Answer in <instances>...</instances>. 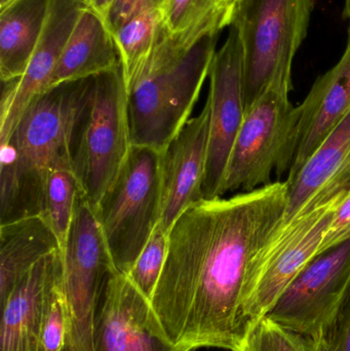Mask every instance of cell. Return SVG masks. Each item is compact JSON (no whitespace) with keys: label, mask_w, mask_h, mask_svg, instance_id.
<instances>
[{"label":"cell","mask_w":350,"mask_h":351,"mask_svg":"<svg viewBox=\"0 0 350 351\" xmlns=\"http://www.w3.org/2000/svg\"><path fill=\"white\" fill-rule=\"evenodd\" d=\"M287 182L228 198L201 199L171 228L151 305L177 348L234 351L246 328L244 306L261 252L285 222Z\"/></svg>","instance_id":"1"},{"label":"cell","mask_w":350,"mask_h":351,"mask_svg":"<svg viewBox=\"0 0 350 351\" xmlns=\"http://www.w3.org/2000/svg\"><path fill=\"white\" fill-rule=\"evenodd\" d=\"M230 10L180 33L162 23L153 53L127 90L132 145L162 152L190 119Z\"/></svg>","instance_id":"2"},{"label":"cell","mask_w":350,"mask_h":351,"mask_svg":"<svg viewBox=\"0 0 350 351\" xmlns=\"http://www.w3.org/2000/svg\"><path fill=\"white\" fill-rule=\"evenodd\" d=\"M90 78L64 82L32 101L0 156V225L41 216L47 171L71 164L74 128Z\"/></svg>","instance_id":"3"},{"label":"cell","mask_w":350,"mask_h":351,"mask_svg":"<svg viewBox=\"0 0 350 351\" xmlns=\"http://www.w3.org/2000/svg\"><path fill=\"white\" fill-rule=\"evenodd\" d=\"M314 0H234L229 26L240 36L245 108L273 84L292 86L294 57L308 35Z\"/></svg>","instance_id":"4"},{"label":"cell","mask_w":350,"mask_h":351,"mask_svg":"<svg viewBox=\"0 0 350 351\" xmlns=\"http://www.w3.org/2000/svg\"><path fill=\"white\" fill-rule=\"evenodd\" d=\"M132 146L127 92L121 66L90 78L72 137V170L94 210Z\"/></svg>","instance_id":"5"},{"label":"cell","mask_w":350,"mask_h":351,"mask_svg":"<svg viewBox=\"0 0 350 351\" xmlns=\"http://www.w3.org/2000/svg\"><path fill=\"white\" fill-rule=\"evenodd\" d=\"M160 150L132 146L118 174L95 210L119 274H129L160 224Z\"/></svg>","instance_id":"6"},{"label":"cell","mask_w":350,"mask_h":351,"mask_svg":"<svg viewBox=\"0 0 350 351\" xmlns=\"http://www.w3.org/2000/svg\"><path fill=\"white\" fill-rule=\"evenodd\" d=\"M292 86L273 84L245 112L228 160L222 196L249 192L273 183L271 175H289L297 137V107L290 102Z\"/></svg>","instance_id":"7"},{"label":"cell","mask_w":350,"mask_h":351,"mask_svg":"<svg viewBox=\"0 0 350 351\" xmlns=\"http://www.w3.org/2000/svg\"><path fill=\"white\" fill-rule=\"evenodd\" d=\"M62 253L67 311L64 351H94V325L103 288L116 271L100 223L80 191Z\"/></svg>","instance_id":"8"},{"label":"cell","mask_w":350,"mask_h":351,"mask_svg":"<svg viewBox=\"0 0 350 351\" xmlns=\"http://www.w3.org/2000/svg\"><path fill=\"white\" fill-rule=\"evenodd\" d=\"M343 193L298 213L279 227L261 252L255 263L245 302L246 331L249 326L268 313L292 280L318 255Z\"/></svg>","instance_id":"9"},{"label":"cell","mask_w":350,"mask_h":351,"mask_svg":"<svg viewBox=\"0 0 350 351\" xmlns=\"http://www.w3.org/2000/svg\"><path fill=\"white\" fill-rule=\"evenodd\" d=\"M350 287V239L314 256L265 317L314 337L331 319Z\"/></svg>","instance_id":"10"},{"label":"cell","mask_w":350,"mask_h":351,"mask_svg":"<svg viewBox=\"0 0 350 351\" xmlns=\"http://www.w3.org/2000/svg\"><path fill=\"white\" fill-rule=\"evenodd\" d=\"M209 76L211 115L203 199L222 197L228 160L246 112L242 43L236 27L229 26L227 39L216 51Z\"/></svg>","instance_id":"11"},{"label":"cell","mask_w":350,"mask_h":351,"mask_svg":"<svg viewBox=\"0 0 350 351\" xmlns=\"http://www.w3.org/2000/svg\"><path fill=\"white\" fill-rule=\"evenodd\" d=\"M92 344L94 351H184L168 338L151 301L117 271L103 288Z\"/></svg>","instance_id":"12"},{"label":"cell","mask_w":350,"mask_h":351,"mask_svg":"<svg viewBox=\"0 0 350 351\" xmlns=\"http://www.w3.org/2000/svg\"><path fill=\"white\" fill-rule=\"evenodd\" d=\"M86 0H49L47 21L34 55L18 80L3 82L0 106V143L5 141L29 105L47 90Z\"/></svg>","instance_id":"13"},{"label":"cell","mask_w":350,"mask_h":351,"mask_svg":"<svg viewBox=\"0 0 350 351\" xmlns=\"http://www.w3.org/2000/svg\"><path fill=\"white\" fill-rule=\"evenodd\" d=\"M211 107L207 100L162 150V215L158 227L170 233L189 206L203 199Z\"/></svg>","instance_id":"14"},{"label":"cell","mask_w":350,"mask_h":351,"mask_svg":"<svg viewBox=\"0 0 350 351\" xmlns=\"http://www.w3.org/2000/svg\"><path fill=\"white\" fill-rule=\"evenodd\" d=\"M63 278L61 251L41 260L0 306V351H38L47 303Z\"/></svg>","instance_id":"15"},{"label":"cell","mask_w":350,"mask_h":351,"mask_svg":"<svg viewBox=\"0 0 350 351\" xmlns=\"http://www.w3.org/2000/svg\"><path fill=\"white\" fill-rule=\"evenodd\" d=\"M297 137L293 164L286 181L293 179L350 110V30L342 57L320 76L297 107Z\"/></svg>","instance_id":"16"},{"label":"cell","mask_w":350,"mask_h":351,"mask_svg":"<svg viewBox=\"0 0 350 351\" xmlns=\"http://www.w3.org/2000/svg\"><path fill=\"white\" fill-rule=\"evenodd\" d=\"M288 184L285 222L350 189V110Z\"/></svg>","instance_id":"17"},{"label":"cell","mask_w":350,"mask_h":351,"mask_svg":"<svg viewBox=\"0 0 350 351\" xmlns=\"http://www.w3.org/2000/svg\"><path fill=\"white\" fill-rule=\"evenodd\" d=\"M119 67L121 58L108 20L88 5L78 16L47 90Z\"/></svg>","instance_id":"18"},{"label":"cell","mask_w":350,"mask_h":351,"mask_svg":"<svg viewBox=\"0 0 350 351\" xmlns=\"http://www.w3.org/2000/svg\"><path fill=\"white\" fill-rule=\"evenodd\" d=\"M57 251L59 241L42 216L0 225V306L38 262Z\"/></svg>","instance_id":"19"},{"label":"cell","mask_w":350,"mask_h":351,"mask_svg":"<svg viewBox=\"0 0 350 351\" xmlns=\"http://www.w3.org/2000/svg\"><path fill=\"white\" fill-rule=\"evenodd\" d=\"M49 0H12L0 8V76L18 80L26 71L42 34Z\"/></svg>","instance_id":"20"},{"label":"cell","mask_w":350,"mask_h":351,"mask_svg":"<svg viewBox=\"0 0 350 351\" xmlns=\"http://www.w3.org/2000/svg\"><path fill=\"white\" fill-rule=\"evenodd\" d=\"M162 27L160 8L146 10L112 30L127 92L153 53Z\"/></svg>","instance_id":"21"},{"label":"cell","mask_w":350,"mask_h":351,"mask_svg":"<svg viewBox=\"0 0 350 351\" xmlns=\"http://www.w3.org/2000/svg\"><path fill=\"white\" fill-rule=\"evenodd\" d=\"M79 192V183L70 162L57 165L47 171L41 216L55 233L61 252L67 241Z\"/></svg>","instance_id":"22"},{"label":"cell","mask_w":350,"mask_h":351,"mask_svg":"<svg viewBox=\"0 0 350 351\" xmlns=\"http://www.w3.org/2000/svg\"><path fill=\"white\" fill-rule=\"evenodd\" d=\"M234 351H316L310 336L283 327L267 317L249 326Z\"/></svg>","instance_id":"23"},{"label":"cell","mask_w":350,"mask_h":351,"mask_svg":"<svg viewBox=\"0 0 350 351\" xmlns=\"http://www.w3.org/2000/svg\"><path fill=\"white\" fill-rule=\"evenodd\" d=\"M168 250V232L158 226L127 274L132 284L150 301L162 276Z\"/></svg>","instance_id":"24"},{"label":"cell","mask_w":350,"mask_h":351,"mask_svg":"<svg viewBox=\"0 0 350 351\" xmlns=\"http://www.w3.org/2000/svg\"><path fill=\"white\" fill-rule=\"evenodd\" d=\"M232 5L225 0H162V23L170 33L188 30Z\"/></svg>","instance_id":"25"},{"label":"cell","mask_w":350,"mask_h":351,"mask_svg":"<svg viewBox=\"0 0 350 351\" xmlns=\"http://www.w3.org/2000/svg\"><path fill=\"white\" fill-rule=\"evenodd\" d=\"M67 334V311L63 278L55 286L47 303L38 351H64Z\"/></svg>","instance_id":"26"},{"label":"cell","mask_w":350,"mask_h":351,"mask_svg":"<svg viewBox=\"0 0 350 351\" xmlns=\"http://www.w3.org/2000/svg\"><path fill=\"white\" fill-rule=\"evenodd\" d=\"M312 338L316 351H350V287L334 315Z\"/></svg>","instance_id":"27"},{"label":"cell","mask_w":350,"mask_h":351,"mask_svg":"<svg viewBox=\"0 0 350 351\" xmlns=\"http://www.w3.org/2000/svg\"><path fill=\"white\" fill-rule=\"evenodd\" d=\"M350 239V189L339 200L318 254Z\"/></svg>","instance_id":"28"},{"label":"cell","mask_w":350,"mask_h":351,"mask_svg":"<svg viewBox=\"0 0 350 351\" xmlns=\"http://www.w3.org/2000/svg\"><path fill=\"white\" fill-rule=\"evenodd\" d=\"M162 2V0H114L108 19L111 30L141 12L160 8Z\"/></svg>","instance_id":"29"},{"label":"cell","mask_w":350,"mask_h":351,"mask_svg":"<svg viewBox=\"0 0 350 351\" xmlns=\"http://www.w3.org/2000/svg\"><path fill=\"white\" fill-rule=\"evenodd\" d=\"M86 1H88V5L92 6L108 20L114 0H86Z\"/></svg>","instance_id":"30"},{"label":"cell","mask_w":350,"mask_h":351,"mask_svg":"<svg viewBox=\"0 0 350 351\" xmlns=\"http://www.w3.org/2000/svg\"><path fill=\"white\" fill-rule=\"evenodd\" d=\"M343 16L349 21V30H350V0H345V10H343Z\"/></svg>","instance_id":"31"},{"label":"cell","mask_w":350,"mask_h":351,"mask_svg":"<svg viewBox=\"0 0 350 351\" xmlns=\"http://www.w3.org/2000/svg\"><path fill=\"white\" fill-rule=\"evenodd\" d=\"M12 0H0V8H2V6L6 5V4L10 3V2H12Z\"/></svg>","instance_id":"32"},{"label":"cell","mask_w":350,"mask_h":351,"mask_svg":"<svg viewBox=\"0 0 350 351\" xmlns=\"http://www.w3.org/2000/svg\"><path fill=\"white\" fill-rule=\"evenodd\" d=\"M225 1L230 2V3H232V2L234 1V0H225Z\"/></svg>","instance_id":"33"}]
</instances>
